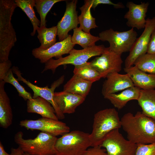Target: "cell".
Masks as SVG:
<instances>
[{
	"label": "cell",
	"instance_id": "6da1fadb",
	"mask_svg": "<svg viewBox=\"0 0 155 155\" xmlns=\"http://www.w3.org/2000/svg\"><path fill=\"white\" fill-rule=\"evenodd\" d=\"M121 127L128 140L136 144L155 142V120L138 111L133 115L124 114L121 119Z\"/></svg>",
	"mask_w": 155,
	"mask_h": 155
},
{
	"label": "cell",
	"instance_id": "7a4b0ae2",
	"mask_svg": "<svg viewBox=\"0 0 155 155\" xmlns=\"http://www.w3.org/2000/svg\"><path fill=\"white\" fill-rule=\"evenodd\" d=\"M16 7L14 0H0V62L9 60L10 51L17 41L11 23Z\"/></svg>",
	"mask_w": 155,
	"mask_h": 155
},
{
	"label": "cell",
	"instance_id": "3957f363",
	"mask_svg": "<svg viewBox=\"0 0 155 155\" xmlns=\"http://www.w3.org/2000/svg\"><path fill=\"white\" fill-rule=\"evenodd\" d=\"M121 127V119L116 109L107 108L94 114L92 133L91 147L100 146L106 135L112 131Z\"/></svg>",
	"mask_w": 155,
	"mask_h": 155
},
{
	"label": "cell",
	"instance_id": "277c9868",
	"mask_svg": "<svg viewBox=\"0 0 155 155\" xmlns=\"http://www.w3.org/2000/svg\"><path fill=\"white\" fill-rule=\"evenodd\" d=\"M23 135L22 132H18L14 140L24 152L34 155L56 154V136L42 132L34 139H24Z\"/></svg>",
	"mask_w": 155,
	"mask_h": 155
},
{
	"label": "cell",
	"instance_id": "5b68a950",
	"mask_svg": "<svg viewBox=\"0 0 155 155\" xmlns=\"http://www.w3.org/2000/svg\"><path fill=\"white\" fill-rule=\"evenodd\" d=\"M91 146L90 134L75 130L57 138L55 147L57 155H82Z\"/></svg>",
	"mask_w": 155,
	"mask_h": 155
},
{
	"label": "cell",
	"instance_id": "8992f818",
	"mask_svg": "<svg viewBox=\"0 0 155 155\" xmlns=\"http://www.w3.org/2000/svg\"><path fill=\"white\" fill-rule=\"evenodd\" d=\"M106 48L102 44L80 50L73 49L66 57L56 59H51L45 63L42 73L49 69L54 73L57 67L61 65L71 64L75 66L82 65L92 57L101 55Z\"/></svg>",
	"mask_w": 155,
	"mask_h": 155
},
{
	"label": "cell",
	"instance_id": "52a82bcc",
	"mask_svg": "<svg viewBox=\"0 0 155 155\" xmlns=\"http://www.w3.org/2000/svg\"><path fill=\"white\" fill-rule=\"evenodd\" d=\"M137 35L133 28L122 32L110 28L100 32L99 37L100 40L109 42L110 50L121 55L123 53L129 52Z\"/></svg>",
	"mask_w": 155,
	"mask_h": 155
},
{
	"label": "cell",
	"instance_id": "ba28073f",
	"mask_svg": "<svg viewBox=\"0 0 155 155\" xmlns=\"http://www.w3.org/2000/svg\"><path fill=\"white\" fill-rule=\"evenodd\" d=\"M119 129L108 133L100 146L105 148L107 155H135L137 144L125 139Z\"/></svg>",
	"mask_w": 155,
	"mask_h": 155
},
{
	"label": "cell",
	"instance_id": "9c48e42d",
	"mask_svg": "<svg viewBox=\"0 0 155 155\" xmlns=\"http://www.w3.org/2000/svg\"><path fill=\"white\" fill-rule=\"evenodd\" d=\"M13 73L16 74L18 77V81L22 82L29 87L33 92V98L38 96L40 97L49 102L53 107L56 114L59 119H64L65 115L60 111L58 105L55 102L54 97V91L55 89L59 87L63 82L64 76L63 75L58 79L55 81L51 84V88H49L48 86L44 87L38 86L27 80L22 75V73L17 67L13 66L12 68Z\"/></svg>",
	"mask_w": 155,
	"mask_h": 155
},
{
	"label": "cell",
	"instance_id": "30bf717a",
	"mask_svg": "<svg viewBox=\"0 0 155 155\" xmlns=\"http://www.w3.org/2000/svg\"><path fill=\"white\" fill-rule=\"evenodd\" d=\"M19 125L28 130H38L55 136L70 132V128L65 123L59 120L47 118L25 119L20 121Z\"/></svg>",
	"mask_w": 155,
	"mask_h": 155
},
{
	"label": "cell",
	"instance_id": "8fae6325",
	"mask_svg": "<svg viewBox=\"0 0 155 155\" xmlns=\"http://www.w3.org/2000/svg\"><path fill=\"white\" fill-rule=\"evenodd\" d=\"M155 29V16L146 19V26L140 36L137 38L131 47L125 61V68L134 65L137 59L147 53L148 45L152 34Z\"/></svg>",
	"mask_w": 155,
	"mask_h": 155
},
{
	"label": "cell",
	"instance_id": "7c38bea8",
	"mask_svg": "<svg viewBox=\"0 0 155 155\" xmlns=\"http://www.w3.org/2000/svg\"><path fill=\"white\" fill-rule=\"evenodd\" d=\"M90 62L102 78H106L110 73L120 71L123 61L121 55L110 50L108 47L106 48L101 55L96 57Z\"/></svg>",
	"mask_w": 155,
	"mask_h": 155
},
{
	"label": "cell",
	"instance_id": "4fadbf2b",
	"mask_svg": "<svg viewBox=\"0 0 155 155\" xmlns=\"http://www.w3.org/2000/svg\"><path fill=\"white\" fill-rule=\"evenodd\" d=\"M71 36L69 35L63 40L56 42L46 49L38 48L33 49L32 55L35 58L38 59L41 63H46L53 57L58 59L62 57L63 55L69 54L73 49L75 44L71 41Z\"/></svg>",
	"mask_w": 155,
	"mask_h": 155
},
{
	"label": "cell",
	"instance_id": "5bb4252c",
	"mask_svg": "<svg viewBox=\"0 0 155 155\" xmlns=\"http://www.w3.org/2000/svg\"><path fill=\"white\" fill-rule=\"evenodd\" d=\"M78 1H66V8L64 15L56 26L57 35L59 41L66 38L69 32L77 28L79 24L78 12L76 10Z\"/></svg>",
	"mask_w": 155,
	"mask_h": 155
},
{
	"label": "cell",
	"instance_id": "9a60e30c",
	"mask_svg": "<svg viewBox=\"0 0 155 155\" xmlns=\"http://www.w3.org/2000/svg\"><path fill=\"white\" fill-rule=\"evenodd\" d=\"M149 5L148 2H141L140 4H137L132 1L128 2L126 6L128 11L124 16V18L127 20V26L138 30L144 28L146 22V14Z\"/></svg>",
	"mask_w": 155,
	"mask_h": 155
},
{
	"label": "cell",
	"instance_id": "2e32d148",
	"mask_svg": "<svg viewBox=\"0 0 155 155\" xmlns=\"http://www.w3.org/2000/svg\"><path fill=\"white\" fill-rule=\"evenodd\" d=\"M102 85V94L104 97L111 94L123 90L134 86L127 73L120 74L117 72L108 74Z\"/></svg>",
	"mask_w": 155,
	"mask_h": 155
},
{
	"label": "cell",
	"instance_id": "e0dca14e",
	"mask_svg": "<svg viewBox=\"0 0 155 155\" xmlns=\"http://www.w3.org/2000/svg\"><path fill=\"white\" fill-rule=\"evenodd\" d=\"M54 99L63 114L74 113L77 107L84 101L85 98L64 91L55 92Z\"/></svg>",
	"mask_w": 155,
	"mask_h": 155
},
{
	"label": "cell",
	"instance_id": "ac0fdd59",
	"mask_svg": "<svg viewBox=\"0 0 155 155\" xmlns=\"http://www.w3.org/2000/svg\"><path fill=\"white\" fill-rule=\"evenodd\" d=\"M132 81L134 86L140 89L148 90L155 88V75L148 74L136 66L124 68Z\"/></svg>",
	"mask_w": 155,
	"mask_h": 155
},
{
	"label": "cell",
	"instance_id": "d6986e66",
	"mask_svg": "<svg viewBox=\"0 0 155 155\" xmlns=\"http://www.w3.org/2000/svg\"><path fill=\"white\" fill-rule=\"evenodd\" d=\"M27 111L38 114L42 118L59 120L51 104L40 96L27 101Z\"/></svg>",
	"mask_w": 155,
	"mask_h": 155
},
{
	"label": "cell",
	"instance_id": "ffe728a7",
	"mask_svg": "<svg viewBox=\"0 0 155 155\" xmlns=\"http://www.w3.org/2000/svg\"><path fill=\"white\" fill-rule=\"evenodd\" d=\"M5 83L0 81V126L4 129L11 125L13 119L10 99L4 89Z\"/></svg>",
	"mask_w": 155,
	"mask_h": 155
},
{
	"label": "cell",
	"instance_id": "44dd1931",
	"mask_svg": "<svg viewBox=\"0 0 155 155\" xmlns=\"http://www.w3.org/2000/svg\"><path fill=\"white\" fill-rule=\"evenodd\" d=\"M140 91V89L134 86L125 89L119 94H110L104 98L108 100L115 108L121 109L129 101L132 100H137Z\"/></svg>",
	"mask_w": 155,
	"mask_h": 155
},
{
	"label": "cell",
	"instance_id": "7402d4cb",
	"mask_svg": "<svg viewBox=\"0 0 155 155\" xmlns=\"http://www.w3.org/2000/svg\"><path fill=\"white\" fill-rule=\"evenodd\" d=\"M93 83L74 75L63 86V91L86 98Z\"/></svg>",
	"mask_w": 155,
	"mask_h": 155
},
{
	"label": "cell",
	"instance_id": "603a6c76",
	"mask_svg": "<svg viewBox=\"0 0 155 155\" xmlns=\"http://www.w3.org/2000/svg\"><path fill=\"white\" fill-rule=\"evenodd\" d=\"M145 115L155 120V90L140 89L137 100Z\"/></svg>",
	"mask_w": 155,
	"mask_h": 155
},
{
	"label": "cell",
	"instance_id": "cb8c5ba5",
	"mask_svg": "<svg viewBox=\"0 0 155 155\" xmlns=\"http://www.w3.org/2000/svg\"><path fill=\"white\" fill-rule=\"evenodd\" d=\"M92 3V0H85L84 5L80 8L81 14L78 16L79 28L89 34H90L91 29L98 27L96 24L95 19L92 17L91 12Z\"/></svg>",
	"mask_w": 155,
	"mask_h": 155
},
{
	"label": "cell",
	"instance_id": "d4e9b609",
	"mask_svg": "<svg viewBox=\"0 0 155 155\" xmlns=\"http://www.w3.org/2000/svg\"><path fill=\"white\" fill-rule=\"evenodd\" d=\"M36 31L38 38L41 44L39 48L46 49L56 43L57 32V26L50 28H47L45 26L39 27Z\"/></svg>",
	"mask_w": 155,
	"mask_h": 155
},
{
	"label": "cell",
	"instance_id": "484cf974",
	"mask_svg": "<svg viewBox=\"0 0 155 155\" xmlns=\"http://www.w3.org/2000/svg\"><path fill=\"white\" fill-rule=\"evenodd\" d=\"M14 1L17 7L22 9L31 21L33 30L30 34L34 36L40 24V21L37 18L34 8L35 5V0H15Z\"/></svg>",
	"mask_w": 155,
	"mask_h": 155
},
{
	"label": "cell",
	"instance_id": "4316f807",
	"mask_svg": "<svg viewBox=\"0 0 155 155\" xmlns=\"http://www.w3.org/2000/svg\"><path fill=\"white\" fill-rule=\"evenodd\" d=\"M71 41L74 44L80 45L83 49H86L95 46V43L99 41V36L92 35L86 32L80 28L77 27L73 29Z\"/></svg>",
	"mask_w": 155,
	"mask_h": 155
},
{
	"label": "cell",
	"instance_id": "83f0119b",
	"mask_svg": "<svg viewBox=\"0 0 155 155\" xmlns=\"http://www.w3.org/2000/svg\"><path fill=\"white\" fill-rule=\"evenodd\" d=\"M73 72L74 75L93 83L102 78L100 73L92 66L90 62L75 66Z\"/></svg>",
	"mask_w": 155,
	"mask_h": 155
},
{
	"label": "cell",
	"instance_id": "f1b7e54d",
	"mask_svg": "<svg viewBox=\"0 0 155 155\" xmlns=\"http://www.w3.org/2000/svg\"><path fill=\"white\" fill-rule=\"evenodd\" d=\"M139 69L155 75V54L146 53L138 57L134 63Z\"/></svg>",
	"mask_w": 155,
	"mask_h": 155
},
{
	"label": "cell",
	"instance_id": "f546056e",
	"mask_svg": "<svg viewBox=\"0 0 155 155\" xmlns=\"http://www.w3.org/2000/svg\"><path fill=\"white\" fill-rule=\"evenodd\" d=\"M64 0H35L36 7L37 11L39 14L40 18L39 27L46 26V16L53 6L56 3Z\"/></svg>",
	"mask_w": 155,
	"mask_h": 155
},
{
	"label": "cell",
	"instance_id": "4dcf8cb0",
	"mask_svg": "<svg viewBox=\"0 0 155 155\" xmlns=\"http://www.w3.org/2000/svg\"><path fill=\"white\" fill-rule=\"evenodd\" d=\"M11 68L8 72L3 81L6 83L12 85L16 89L18 93L19 96L22 97L25 101L32 99L30 93L27 92L25 88L19 83L17 79L16 78L13 74Z\"/></svg>",
	"mask_w": 155,
	"mask_h": 155
},
{
	"label": "cell",
	"instance_id": "1f68e13d",
	"mask_svg": "<svg viewBox=\"0 0 155 155\" xmlns=\"http://www.w3.org/2000/svg\"><path fill=\"white\" fill-rule=\"evenodd\" d=\"M135 155H155V142L137 144Z\"/></svg>",
	"mask_w": 155,
	"mask_h": 155
},
{
	"label": "cell",
	"instance_id": "d6a6232c",
	"mask_svg": "<svg viewBox=\"0 0 155 155\" xmlns=\"http://www.w3.org/2000/svg\"><path fill=\"white\" fill-rule=\"evenodd\" d=\"M92 8L94 9L99 4H108L111 5L113 6L116 9L124 8V5L121 2L117 3H113L110 0H92Z\"/></svg>",
	"mask_w": 155,
	"mask_h": 155
},
{
	"label": "cell",
	"instance_id": "836d02e7",
	"mask_svg": "<svg viewBox=\"0 0 155 155\" xmlns=\"http://www.w3.org/2000/svg\"><path fill=\"white\" fill-rule=\"evenodd\" d=\"M12 64L9 59L0 62V81L3 80L10 69Z\"/></svg>",
	"mask_w": 155,
	"mask_h": 155
},
{
	"label": "cell",
	"instance_id": "e575fe53",
	"mask_svg": "<svg viewBox=\"0 0 155 155\" xmlns=\"http://www.w3.org/2000/svg\"><path fill=\"white\" fill-rule=\"evenodd\" d=\"M88 148L82 155H107L106 150L100 146Z\"/></svg>",
	"mask_w": 155,
	"mask_h": 155
},
{
	"label": "cell",
	"instance_id": "d590c367",
	"mask_svg": "<svg viewBox=\"0 0 155 155\" xmlns=\"http://www.w3.org/2000/svg\"><path fill=\"white\" fill-rule=\"evenodd\" d=\"M147 53L155 54V29L151 35L148 46Z\"/></svg>",
	"mask_w": 155,
	"mask_h": 155
},
{
	"label": "cell",
	"instance_id": "8d00e7d4",
	"mask_svg": "<svg viewBox=\"0 0 155 155\" xmlns=\"http://www.w3.org/2000/svg\"><path fill=\"white\" fill-rule=\"evenodd\" d=\"M11 155H23L24 152L19 147L17 148H12L11 150Z\"/></svg>",
	"mask_w": 155,
	"mask_h": 155
},
{
	"label": "cell",
	"instance_id": "74e56055",
	"mask_svg": "<svg viewBox=\"0 0 155 155\" xmlns=\"http://www.w3.org/2000/svg\"><path fill=\"white\" fill-rule=\"evenodd\" d=\"M0 155H11V154H8L5 151L1 141L0 142Z\"/></svg>",
	"mask_w": 155,
	"mask_h": 155
},
{
	"label": "cell",
	"instance_id": "f35d334b",
	"mask_svg": "<svg viewBox=\"0 0 155 155\" xmlns=\"http://www.w3.org/2000/svg\"><path fill=\"white\" fill-rule=\"evenodd\" d=\"M23 155H34L31 154H29L27 153L24 152Z\"/></svg>",
	"mask_w": 155,
	"mask_h": 155
},
{
	"label": "cell",
	"instance_id": "ab89813d",
	"mask_svg": "<svg viewBox=\"0 0 155 155\" xmlns=\"http://www.w3.org/2000/svg\"><path fill=\"white\" fill-rule=\"evenodd\" d=\"M56 155V154H55V155Z\"/></svg>",
	"mask_w": 155,
	"mask_h": 155
}]
</instances>
